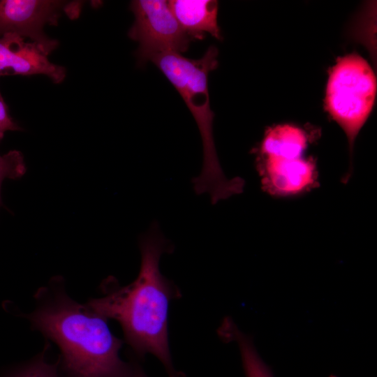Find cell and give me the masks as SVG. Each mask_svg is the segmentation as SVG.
<instances>
[{"label":"cell","mask_w":377,"mask_h":377,"mask_svg":"<svg viewBox=\"0 0 377 377\" xmlns=\"http://www.w3.org/2000/svg\"><path fill=\"white\" fill-rule=\"evenodd\" d=\"M141 266L136 279L121 286L114 278L102 283L103 295L87 304L107 320H117L126 343L140 357L150 353L165 367L169 377H185L172 364L168 333L170 302L180 294L160 272L159 260L172 245L161 233L157 221L139 239Z\"/></svg>","instance_id":"6da1fadb"},{"label":"cell","mask_w":377,"mask_h":377,"mask_svg":"<svg viewBox=\"0 0 377 377\" xmlns=\"http://www.w3.org/2000/svg\"><path fill=\"white\" fill-rule=\"evenodd\" d=\"M36 308L27 315L32 327L54 341L61 351L66 377H132L138 366L119 356L122 341L107 319L66 293L53 282L39 289Z\"/></svg>","instance_id":"7a4b0ae2"},{"label":"cell","mask_w":377,"mask_h":377,"mask_svg":"<svg viewBox=\"0 0 377 377\" xmlns=\"http://www.w3.org/2000/svg\"><path fill=\"white\" fill-rule=\"evenodd\" d=\"M218 50L209 46L199 59H190L180 53L164 52L149 61L163 73L177 90L198 125L203 147L200 174L192 179L197 195L209 193L213 205L219 200L240 194L245 182L236 177L228 179L221 167L214 136L212 112L208 91V75L218 66Z\"/></svg>","instance_id":"3957f363"},{"label":"cell","mask_w":377,"mask_h":377,"mask_svg":"<svg viewBox=\"0 0 377 377\" xmlns=\"http://www.w3.org/2000/svg\"><path fill=\"white\" fill-rule=\"evenodd\" d=\"M376 89L371 67L358 54L339 58L330 71L325 107L346 133L350 154L355 138L372 110Z\"/></svg>","instance_id":"277c9868"},{"label":"cell","mask_w":377,"mask_h":377,"mask_svg":"<svg viewBox=\"0 0 377 377\" xmlns=\"http://www.w3.org/2000/svg\"><path fill=\"white\" fill-rule=\"evenodd\" d=\"M129 8L135 20L128 36L138 43L135 55L139 66L158 53L187 51L191 39L177 22L167 1L134 0Z\"/></svg>","instance_id":"5b68a950"},{"label":"cell","mask_w":377,"mask_h":377,"mask_svg":"<svg viewBox=\"0 0 377 377\" xmlns=\"http://www.w3.org/2000/svg\"><path fill=\"white\" fill-rule=\"evenodd\" d=\"M83 2L60 0H0V36L15 34L39 45L49 55L58 40L45 33L46 25H57L63 13L77 18Z\"/></svg>","instance_id":"8992f818"},{"label":"cell","mask_w":377,"mask_h":377,"mask_svg":"<svg viewBox=\"0 0 377 377\" xmlns=\"http://www.w3.org/2000/svg\"><path fill=\"white\" fill-rule=\"evenodd\" d=\"M48 56L39 45L19 35L0 36V77L43 75L59 84L66 78V70L51 62Z\"/></svg>","instance_id":"52a82bcc"},{"label":"cell","mask_w":377,"mask_h":377,"mask_svg":"<svg viewBox=\"0 0 377 377\" xmlns=\"http://www.w3.org/2000/svg\"><path fill=\"white\" fill-rule=\"evenodd\" d=\"M258 168L265 191L276 195H291L311 188L316 179L315 165L301 158L260 157Z\"/></svg>","instance_id":"ba28073f"},{"label":"cell","mask_w":377,"mask_h":377,"mask_svg":"<svg viewBox=\"0 0 377 377\" xmlns=\"http://www.w3.org/2000/svg\"><path fill=\"white\" fill-rule=\"evenodd\" d=\"M168 3L177 22L191 40H202L206 34L222 40L217 21V1L172 0Z\"/></svg>","instance_id":"9c48e42d"},{"label":"cell","mask_w":377,"mask_h":377,"mask_svg":"<svg viewBox=\"0 0 377 377\" xmlns=\"http://www.w3.org/2000/svg\"><path fill=\"white\" fill-rule=\"evenodd\" d=\"M306 145L307 138L302 129L279 125L266 133L260 147V157L301 158Z\"/></svg>","instance_id":"30bf717a"},{"label":"cell","mask_w":377,"mask_h":377,"mask_svg":"<svg viewBox=\"0 0 377 377\" xmlns=\"http://www.w3.org/2000/svg\"><path fill=\"white\" fill-rule=\"evenodd\" d=\"M218 332L223 340L237 342L246 377H274L257 351L252 337L239 330L230 318L224 319Z\"/></svg>","instance_id":"8fae6325"},{"label":"cell","mask_w":377,"mask_h":377,"mask_svg":"<svg viewBox=\"0 0 377 377\" xmlns=\"http://www.w3.org/2000/svg\"><path fill=\"white\" fill-rule=\"evenodd\" d=\"M45 350L34 358L6 370L0 377H61L59 362L52 363L45 357Z\"/></svg>","instance_id":"7c38bea8"},{"label":"cell","mask_w":377,"mask_h":377,"mask_svg":"<svg viewBox=\"0 0 377 377\" xmlns=\"http://www.w3.org/2000/svg\"><path fill=\"white\" fill-rule=\"evenodd\" d=\"M26 168L22 154L15 150L0 154V190L5 179L19 178L25 172ZM1 192H0V206Z\"/></svg>","instance_id":"4fadbf2b"},{"label":"cell","mask_w":377,"mask_h":377,"mask_svg":"<svg viewBox=\"0 0 377 377\" xmlns=\"http://www.w3.org/2000/svg\"><path fill=\"white\" fill-rule=\"evenodd\" d=\"M20 127L10 116L8 106L0 94V142L6 132L17 131Z\"/></svg>","instance_id":"5bb4252c"},{"label":"cell","mask_w":377,"mask_h":377,"mask_svg":"<svg viewBox=\"0 0 377 377\" xmlns=\"http://www.w3.org/2000/svg\"><path fill=\"white\" fill-rule=\"evenodd\" d=\"M132 377H148V376L145 374L142 369L138 365Z\"/></svg>","instance_id":"9a60e30c"},{"label":"cell","mask_w":377,"mask_h":377,"mask_svg":"<svg viewBox=\"0 0 377 377\" xmlns=\"http://www.w3.org/2000/svg\"><path fill=\"white\" fill-rule=\"evenodd\" d=\"M330 377H337V376H330Z\"/></svg>","instance_id":"2e32d148"}]
</instances>
